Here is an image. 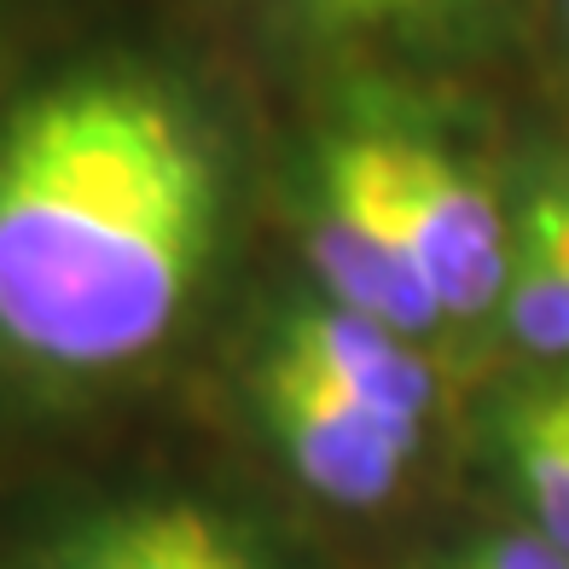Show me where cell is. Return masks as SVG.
Returning a JSON list of instances; mask_svg holds the SVG:
<instances>
[{
  "label": "cell",
  "mask_w": 569,
  "mask_h": 569,
  "mask_svg": "<svg viewBox=\"0 0 569 569\" xmlns=\"http://www.w3.org/2000/svg\"><path fill=\"white\" fill-rule=\"evenodd\" d=\"M511 250L500 331L540 367H569V198L547 158L517 169L506 192Z\"/></svg>",
  "instance_id": "8992f818"
},
{
  "label": "cell",
  "mask_w": 569,
  "mask_h": 569,
  "mask_svg": "<svg viewBox=\"0 0 569 569\" xmlns=\"http://www.w3.org/2000/svg\"><path fill=\"white\" fill-rule=\"evenodd\" d=\"M448 569H569V558L552 547L547 535H535L529 523H517V529L471 535V540L453 552Z\"/></svg>",
  "instance_id": "30bf717a"
},
{
  "label": "cell",
  "mask_w": 569,
  "mask_h": 569,
  "mask_svg": "<svg viewBox=\"0 0 569 569\" xmlns=\"http://www.w3.org/2000/svg\"><path fill=\"white\" fill-rule=\"evenodd\" d=\"M547 163H552L558 187H563V198H569V151H547Z\"/></svg>",
  "instance_id": "7c38bea8"
},
{
  "label": "cell",
  "mask_w": 569,
  "mask_h": 569,
  "mask_svg": "<svg viewBox=\"0 0 569 569\" xmlns=\"http://www.w3.org/2000/svg\"><path fill=\"white\" fill-rule=\"evenodd\" d=\"M250 396L284 471L338 511L383 506L425 448V436L390 425L367 401H355L343 383L320 378L315 367H302L297 355L273 343L256 355Z\"/></svg>",
  "instance_id": "3957f363"
},
{
  "label": "cell",
  "mask_w": 569,
  "mask_h": 569,
  "mask_svg": "<svg viewBox=\"0 0 569 569\" xmlns=\"http://www.w3.org/2000/svg\"><path fill=\"white\" fill-rule=\"evenodd\" d=\"M495 453L523 506V523L569 558V367H547V378L500 401Z\"/></svg>",
  "instance_id": "9c48e42d"
},
{
  "label": "cell",
  "mask_w": 569,
  "mask_h": 569,
  "mask_svg": "<svg viewBox=\"0 0 569 569\" xmlns=\"http://www.w3.org/2000/svg\"><path fill=\"white\" fill-rule=\"evenodd\" d=\"M302 250L326 302L367 315L412 343H430L436 331H448L390 210H383V198L372 192L367 169L349 158L338 134H326L315 151L308 203H302Z\"/></svg>",
  "instance_id": "277c9868"
},
{
  "label": "cell",
  "mask_w": 569,
  "mask_h": 569,
  "mask_svg": "<svg viewBox=\"0 0 569 569\" xmlns=\"http://www.w3.org/2000/svg\"><path fill=\"white\" fill-rule=\"evenodd\" d=\"M540 12H547V23H552V36H558V47H563V59H569V0H535Z\"/></svg>",
  "instance_id": "8fae6325"
},
{
  "label": "cell",
  "mask_w": 569,
  "mask_h": 569,
  "mask_svg": "<svg viewBox=\"0 0 569 569\" xmlns=\"http://www.w3.org/2000/svg\"><path fill=\"white\" fill-rule=\"evenodd\" d=\"M47 569H279L262 540L198 500H140L88 517Z\"/></svg>",
  "instance_id": "52a82bcc"
},
{
  "label": "cell",
  "mask_w": 569,
  "mask_h": 569,
  "mask_svg": "<svg viewBox=\"0 0 569 569\" xmlns=\"http://www.w3.org/2000/svg\"><path fill=\"white\" fill-rule=\"evenodd\" d=\"M308 36L390 59H477L523 12V0H268Z\"/></svg>",
  "instance_id": "ba28073f"
},
{
  "label": "cell",
  "mask_w": 569,
  "mask_h": 569,
  "mask_svg": "<svg viewBox=\"0 0 569 569\" xmlns=\"http://www.w3.org/2000/svg\"><path fill=\"white\" fill-rule=\"evenodd\" d=\"M268 343L297 355L320 378L343 383L355 401H367L390 425L425 436L430 412H436V372L425 360V343H412L367 315H349V308L326 302V297L291 302Z\"/></svg>",
  "instance_id": "5b68a950"
},
{
  "label": "cell",
  "mask_w": 569,
  "mask_h": 569,
  "mask_svg": "<svg viewBox=\"0 0 569 569\" xmlns=\"http://www.w3.org/2000/svg\"><path fill=\"white\" fill-rule=\"evenodd\" d=\"M331 134L367 169L442 326H500L511 216L482 169L459 158L442 134L401 122V111H349Z\"/></svg>",
  "instance_id": "7a4b0ae2"
},
{
  "label": "cell",
  "mask_w": 569,
  "mask_h": 569,
  "mask_svg": "<svg viewBox=\"0 0 569 569\" xmlns=\"http://www.w3.org/2000/svg\"><path fill=\"white\" fill-rule=\"evenodd\" d=\"M227 174L192 99L88 64L0 117V349L111 378L158 355L210 279Z\"/></svg>",
  "instance_id": "6da1fadb"
}]
</instances>
